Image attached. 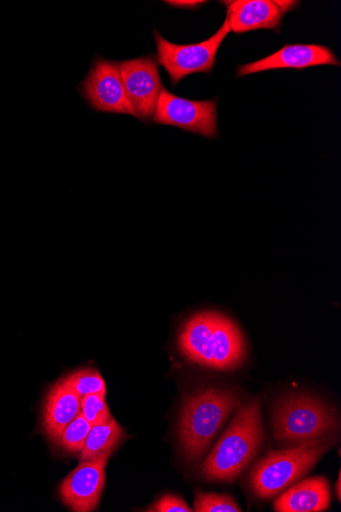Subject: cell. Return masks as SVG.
Returning a JSON list of instances; mask_svg holds the SVG:
<instances>
[{
	"label": "cell",
	"instance_id": "22",
	"mask_svg": "<svg viewBox=\"0 0 341 512\" xmlns=\"http://www.w3.org/2000/svg\"><path fill=\"white\" fill-rule=\"evenodd\" d=\"M276 6L282 12V14H286L292 10H294L300 3L299 2H275Z\"/></svg>",
	"mask_w": 341,
	"mask_h": 512
},
{
	"label": "cell",
	"instance_id": "14",
	"mask_svg": "<svg viewBox=\"0 0 341 512\" xmlns=\"http://www.w3.org/2000/svg\"><path fill=\"white\" fill-rule=\"evenodd\" d=\"M330 504L328 481L314 477L289 488L274 503L278 512H321Z\"/></svg>",
	"mask_w": 341,
	"mask_h": 512
},
{
	"label": "cell",
	"instance_id": "4",
	"mask_svg": "<svg viewBox=\"0 0 341 512\" xmlns=\"http://www.w3.org/2000/svg\"><path fill=\"white\" fill-rule=\"evenodd\" d=\"M336 443V436L310 441L281 451H269L249 476L254 494L272 498L307 475Z\"/></svg>",
	"mask_w": 341,
	"mask_h": 512
},
{
	"label": "cell",
	"instance_id": "20",
	"mask_svg": "<svg viewBox=\"0 0 341 512\" xmlns=\"http://www.w3.org/2000/svg\"><path fill=\"white\" fill-rule=\"evenodd\" d=\"M146 511L149 512H191L193 511L179 496L167 494L153 503Z\"/></svg>",
	"mask_w": 341,
	"mask_h": 512
},
{
	"label": "cell",
	"instance_id": "6",
	"mask_svg": "<svg viewBox=\"0 0 341 512\" xmlns=\"http://www.w3.org/2000/svg\"><path fill=\"white\" fill-rule=\"evenodd\" d=\"M225 20L222 27L209 39L188 45L175 44L165 39L159 31L154 35L158 48V63L162 65L175 87L183 78L194 73H211L215 67L220 45L230 32Z\"/></svg>",
	"mask_w": 341,
	"mask_h": 512
},
{
	"label": "cell",
	"instance_id": "7",
	"mask_svg": "<svg viewBox=\"0 0 341 512\" xmlns=\"http://www.w3.org/2000/svg\"><path fill=\"white\" fill-rule=\"evenodd\" d=\"M78 89L96 112L125 114L137 118L116 62L96 59Z\"/></svg>",
	"mask_w": 341,
	"mask_h": 512
},
{
	"label": "cell",
	"instance_id": "13",
	"mask_svg": "<svg viewBox=\"0 0 341 512\" xmlns=\"http://www.w3.org/2000/svg\"><path fill=\"white\" fill-rule=\"evenodd\" d=\"M81 411V398L62 380L47 393L42 409V430L53 443Z\"/></svg>",
	"mask_w": 341,
	"mask_h": 512
},
{
	"label": "cell",
	"instance_id": "21",
	"mask_svg": "<svg viewBox=\"0 0 341 512\" xmlns=\"http://www.w3.org/2000/svg\"><path fill=\"white\" fill-rule=\"evenodd\" d=\"M165 4L178 9L197 10L207 4V2H183V0H181V2H165Z\"/></svg>",
	"mask_w": 341,
	"mask_h": 512
},
{
	"label": "cell",
	"instance_id": "19",
	"mask_svg": "<svg viewBox=\"0 0 341 512\" xmlns=\"http://www.w3.org/2000/svg\"><path fill=\"white\" fill-rule=\"evenodd\" d=\"M91 425H100L112 420L113 416L106 402V395L91 394L81 399V411Z\"/></svg>",
	"mask_w": 341,
	"mask_h": 512
},
{
	"label": "cell",
	"instance_id": "23",
	"mask_svg": "<svg viewBox=\"0 0 341 512\" xmlns=\"http://www.w3.org/2000/svg\"><path fill=\"white\" fill-rule=\"evenodd\" d=\"M336 495H337V498L338 500H340V474H339V478H338V481H337V484H336Z\"/></svg>",
	"mask_w": 341,
	"mask_h": 512
},
{
	"label": "cell",
	"instance_id": "18",
	"mask_svg": "<svg viewBox=\"0 0 341 512\" xmlns=\"http://www.w3.org/2000/svg\"><path fill=\"white\" fill-rule=\"evenodd\" d=\"M193 510L197 512H240L241 508L229 495L199 491L194 497Z\"/></svg>",
	"mask_w": 341,
	"mask_h": 512
},
{
	"label": "cell",
	"instance_id": "9",
	"mask_svg": "<svg viewBox=\"0 0 341 512\" xmlns=\"http://www.w3.org/2000/svg\"><path fill=\"white\" fill-rule=\"evenodd\" d=\"M217 117L216 101L186 100L172 95L164 87L153 121L214 138L219 134Z\"/></svg>",
	"mask_w": 341,
	"mask_h": 512
},
{
	"label": "cell",
	"instance_id": "8",
	"mask_svg": "<svg viewBox=\"0 0 341 512\" xmlns=\"http://www.w3.org/2000/svg\"><path fill=\"white\" fill-rule=\"evenodd\" d=\"M118 67L137 119L151 123L164 88L156 56L123 61Z\"/></svg>",
	"mask_w": 341,
	"mask_h": 512
},
{
	"label": "cell",
	"instance_id": "10",
	"mask_svg": "<svg viewBox=\"0 0 341 512\" xmlns=\"http://www.w3.org/2000/svg\"><path fill=\"white\" fill-rule=\"evenodd\" d=\"M109 457L81 461L62 482L60 496L73 511L89 512L99 505L105 485Z\"/></svg>",
	"mask_w": 341,
	"mask_h": 512
},
{
	"label": "cell",
	"instance_id": "1",
	"mask_svg": "<svg viewBox=\"0 0 341 512\" xmlns=\"http://www.w3.org/2000/svg\"><path fill=\"white\" fill-rule=\"evenodd\" d=\"M180 354L188 361L220 371H232L245 363V336L228 316L216 311L191 315L177 338Z\"/></svg>",
	"mask_w": 341,
	"mask_h": 512
},
{
	"label": "cell",
	"instance_id": "16",
	"mask_svg": "<svg viewBox=\"0 0 341 512\" xmlns=\"http://www.w3.org/2000/svg\"><path fill=\"white\" fill-rule=\"evenodd\" d=\"M62 382L81 399L91 394L107 395L106 383L100 371L91 367H82L71 372Z\"/></svg>",
	"mask_w": 341,
	"mask_h": 512
},
{
	"label": "cell",
	"instance_id": "5",
	"mask_svg": "<svg viewBox=\"0 0 341 512\" xmlns=\"http://www.w3.org/2000/svg\"><path fill=\"white\" fill-rule=\"evenodd\" d=\"M339 425L336 413L311 395L290 394L274 406V435L284 443L301 445L330 437L339 431Z\"/></svg>",
	"mask_w": 341,
	"mask_h": 512
},
{
	"label": "cell",
	"instance_id": "12",
	"mask_svg": "<svg viewBox=\"0 0 341 512\" xmlns=\"http://www.w3.org/2000/svg\"><path fill=\"white\" fill-rule=\"evenodd\" d=\"M226 6V21L230 30L241 34L267 29L278 31L283 14L270 0H234L223 2Z\"/></svg>",
	"mask_w": 341,
	"mask_h": 512
},
{
	"label": "cell",
	"instance_id": "17",
	"mask_svg": "<svg viewBox=\"0 0 341 512\" xmlns=\"http://www.w3.org/2000/svg\"><path fill=\"white\" fill-rule=\"evenodd\" d=\"M90 429L91 425L80 412L66 427L56 444L68 453H80L85 445Z\"/></svg>",
	"mask_w": 341,
	"mask_h": 512
},
{
	"label": "cell",
	"instance_id": "2",
	"mask_svg": "<svg viewBox=\"0 0 341 512\" xmlns=\"http://www.w3.org/2000/svg\"><path fill=\"white\" fill-rule=\"evenodd\" d=\"M264 442L262 406L259 398L239 405L232 423L202 463L207 481L231 482L245 472Z\"/></svg>",
	"mask_w": 341,
	"mask_h": 512
},
{
	"label": "cell",
	"instance_id": "3",
	"mask_svg": "<svg viewBox=\"0 0 341 512\" xmlns=\"http://www.w3.org/2000/svg\"><path fill=\"white\" fill-rule=\"evenodd\" d=\"M240 399L234 389L208 387L184 400L178 432L184 457L189 464L198 463L207 453Z\"/></svg>",
	"mask_w": 341,
	"mask_h": 512
},
{
	"label": "cell",
	"instance_id": "11",
	"mask_svg": "<svg viewBox=\"0 0 341 512\" xmlns=\"http://www.w3.org/2000/svg\"><path fill=\"white\" fill-rule=\"evenodd\" d=\"M331 65L340 66V62L327 46L319 44H292L254 63L237 67L238 78L260 72L277 69L304 70L310 67Z\"/></svg>",
	"mask_w": 341,
	"mask_h": 512
},
{
	"label": "cell",
	"instance_id": "15",
	"mask_svg": "<svg viewBox=\"0 0 341 512\" xmlns=\"http://www.w3.org/2000/svg\"><path fill=\"white\" fill-rule=\"evenodd\" d=\"M124 437V430L114 417L107 423L91 426L85 445L79 453L80 461L110 458Z\"/></svg>",
	"mask_w": 341,
	"mask_h": 512
}]
</instances>
